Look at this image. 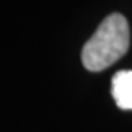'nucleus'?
<instances>
[{"label":"nucleus","instance_id":"obj_2","mask_svg":"<svg viewBox=\"0 0 132 132\" xmlns=\"http://www.w3.org/2000/svg\"><path fill=\"white\" fill-rule=\"evenodd\" d=\"M111 96L122 110H132V70H119L111 80Z\"/></svg>","mask_w":132,"mask_h":132},{"label":"nucleus","instance_id":"obj_1","mask_svg":"<svg viewBox=\"0 0 132 132\" xmlns=\"http://www.w3.org/2000/svg\"><path fill=\"white\" fill-rule=\"evenodd\" d=\"M129 48V24L119 13L107 16L94 35L83 46L81 61L91 72L110 67L126 54Z\"/></svg>","mask_w":132,"mask_h":132}]
</instances>
